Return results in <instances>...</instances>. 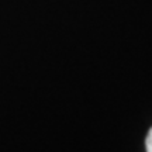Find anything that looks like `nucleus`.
I'll list each match as a JSON object with an SVG mask.
<instances>
[{"instance_id": "f257e3e1", "label": "nucleus", "mask_w": 152, "mask_h": 152, "mask_svg": "<svg viewBox=\"0 0 152 152\" xmlns=\"http://www.w3.org/2000/svg\"><path fill=\"white\" fill-rule=\"evenodd\" d=\"M145 147H147V152H152V128L149 130V132H148V135H147Z\"/></svg>"}]
</instances>
